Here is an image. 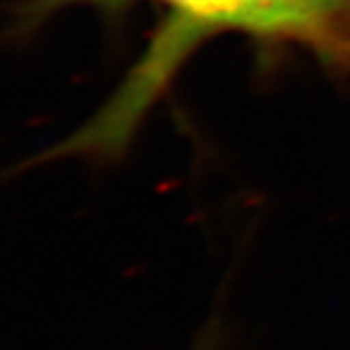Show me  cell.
<instances>
[{"label": "cell", "mask_w": 350, "mask_h": 350, "mask_svg": "<svg viewBox=\"0 0 350 350\" xmlns=\"http://www.w3.org/2000/svg\"><path fill=\"white\" fill-rule=\"evenodd\" d=\"M175 9L182 21L171 28L165 44L178 40L184 46V38L196 36L209 28H243L245 3L243 0H165Z\"/></svg>", "instance_id": "7a4b0ae2"}, {"label": "cell", "mask_w": 350, "mask_h": 350, "mask_svg": "<svg viewBox=\"0 0 350 350\" xmlns=\"http://www.w3.org/2000/svg\"><path fill=\"white\" fill-rule=\"evenodd\" d=\"M243 30L308 44L336 64H350V0H243Z\"/></svg>", "instance_id": "6da1fadb"}]
</instances>
